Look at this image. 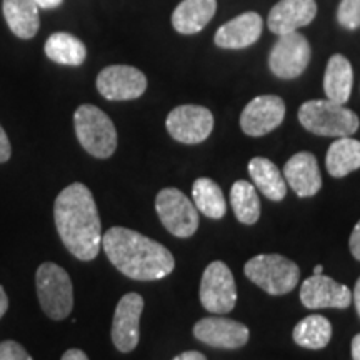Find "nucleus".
<instances>
[{
	"mask_svg": "<svg viewBox=\"0 0 360 360\" xmlns=\"http://www.w3.org/2000/svg\"><path fill=\"white\" fill-rule=\"evenodd\" d=\"M35 4H37L39 8H56L60 6L64 0H34Z\"/></svg>",
	"mask_w": 360,
	"mask_h": 360,
	"instance_id": "nucleus-35",
	"label": "nucleus"
},
{
	"mask_svg": "<svg viewBox=\"0 0 360 360\" xmlns=\"http://www.w3.org/2000/svg\"><path fill=\"white\" fill-rule=\"evenodd\" d=\"M285 103L277 96L255 97L245 105L240 115V129L250 137H262L283 122Z\"/></svg>",
	"mask_w": 360,
	"mask_h": 360,
	"instance_id": "nucleus-13",
	"label": "nucleus"
},
{
	"mask_svg": "<svg viewBox=\"0 0 360 360\" xmlns=\"http://www.w3.org/2000/svg\"><path fill=\"white\" fill-rule=\"evenodd\" d=\"M249 174L265 197L274 202L283 200L287 193L285 179L274 162L264 157H254L249 162Z\"/></svg>",
	"mask_w": 360,
	"mask_h": 360,
	"instance_id": "nucleus-22",
	"label": "nucleus"
},
{
	"mask_svg": "<svg viewBox=\"0 0 360 360\" xmlns=\"http://www.w3.org/2000/svg\"><path fill=\"white\" fill-rule=\"evenodd\" d=\"M299 120L305 130L322 137H350L359 130L360 120L342 103L323 101H309L299 109Z\"/></svg>",
	"mask_w": 360,
	"mask_h": 360,
	"instance_id": "nucleus-3",
	"label": "nucleus"
},
{
	"mask_svg": "<svg viewBox=\"0 0 360 360\" xmlns=\"http://www.w3.org/2000/svg\"><path fill=\"white\" fill-rule=\"evenodd\" d=\"M0 360H34L19 342H0Z\"/></svg>",
	"mask_w": 360,
	"mask_h": 360,
	"instance_id": "nucleus-29",
	"label": "nucleus"
},
{
	"mask_svg": "<svg viewBox=\"0 0 360 360\" xmlns=\"http://www.w3.org/2000/svg\"><path fill=\"white\" fill-rule=\"evenodd\" d=\"M349 247H350V252H352L354 257L360 262V220L357 222V225L354 227L352 233H350Z\"/></svg>",
	"mask_w": 360,
	"mask_h": 360,
	"instance_id": "nucleus-31",
	"label": "nucleus"
},
{
	"mask_svg": "<svg viewBox=\"0 0 360 360\" xmlns=\"http://www.w3.org/2000/svg\"><path fill=\"white\" fill-rule=\"evenodd\" d=\"M77 139L85 150L97 159H109L117 148V130L110 117L98 107L80 105L74 114Z\"/></svg>",
	"mask_w": 360,
	"mask_h": 360,
	"instance_id": "nucleus-4",
	"label": "nucleus"
},
{
	"mask_svg": "<svg viewBox=\"0 0 360 360\" xmlns=\"http://www.w3.org/2000/svg\"><path fill=\"white\" fill-rule=\"evenodd\" d=\"M337 20L342 27L355 30L360 27V0H340Z\"/></svg>",
	"mask_w": 360,
	"mask_h": 360,
	"instance_id": "nucleus-28",
	"label": "nucleus"
},
{
	"mask_svg": "<svg viewBox=\"0 0 360 360\" xmlns=\"http://www.w3.org/2000/svg\"><path fill=\"white\" fill-rule=\"evenodd\" d=\"M262 34L259 13L245 12L224 24L215 32V45L220 49H245L255 44Z\"/></svg>",
	"mask_w": 360,
	"mask_h": 360,
	"instance_id": "nucleus-18",
	"label": "nucleus"
},
{
	"mask_svg": "<svg viewBox=\"0 0 360 360\" xmlns=\"http://www.w3.org/2000/svg\"><path fill=\"white\" fill-rule=\"evenodd\" d=\"M167 130L177 142L200 143L214 129L212 112L200 105H179L167 117Z\"/></svg>",
	"mask_w": 360,
	"mask_h": 360,
	"instance_id": "nucleus-10",
	"label": "nucleus"
},
{
	"mask_svg": "<svg viewBox=\"0 0 360 360\" xmlns=\"http://www.w3.org/2000/svg\"><path fill=\"white\" fill-rule=\"evenodd\" d=\"M317 15L315 0H281L269 13V29L277 35L297 32Z\"/></svg>",
	"mask_w": 360,
	"mask_h": 360,
	"instance_id": "nucleus-16",
	"label": "nucleus"
},
{
	"mask_svg": "<svg viewBox=\"0 0 360 360\" xmlns=\"http://www.w3.org/2000/svg\"><path fill=\"white\" fill-rule=\"evenodd\" d=\"M11 154H12L11 141H8L6 130H4L2 125H0V164H4V162L11 159Z\"/></svg>",
	"mask_w": 360,
	"mask_h": 360,
	"instance_id": "nucleus-30",
	"label": "nucleus"
},
{
	"mask_svg": "<svg viewBox=\"0 0 360 360\" xmlns=\"http://www.w3.org/2000/svg\"><path fill=\"white\" fill-rule=\"evenodd\" d=\"M332 339V326L323 315H309L294 328V340L304 349L319 350L327 347Z\"/></svg>",
	"mask_w": 360,
	"mask_h": 360,
	"instance_id": "nucleus-26",
	"label": "nucleus"
},
{
	"mask_svg": "<svg viewBox=\"0 0 360 360\" xmlns=\"http://www.w3.org/2000/svg\"><path fill=\"white\" fill-rule=\"evenodd\" d=\"M322 270H323L322 265H317V267L314 269V276H321V274H322Z\"/></svg>",
	"mask_w": 360,
	"mask_h": 360,
	"instance_id": "nucleus-38",
	"label": "nucleus"
},
{
	"mask_svg": "<svg viewBox=\"0 0 360 360\" xmlns=\"http://www.w3.org/2000/svg\"><path fill=\"white\" fill-rule=\"evenodd\" d=\"M60 360H89V357L85 355L84 350L70 349V350H67L64 355H62Z\"/></svg>",
	"mask_w": 360,
	"mask_h": 360,
	"instance_id": "nucleus-32",
	"label": "nucleus"
},
{
	"mask_svg": "<svg viewBox=\"0 0 360 360\" xmlns=\"http://www.w3.org/2000/svg\"><path fill=\"white\" fill-rule=\"evenodd\" d=\"M283 179L299 197H312L321 191L322 177L315 155L299 152L283 165Z\"/></svg>",
	"mask_w": 360,
	"mask_h": 360,
	"instance_id": "nucleus-17",
	"label": "nucleus"
},
{
	"mask_svg": "<svg viewBox=\"0 0 360 360\" xmlns=\"http://www.w3.org/2000/svg\"><path fill=\"white\" fill-rule=\"evenodd\" d=\"M231 204L236 217L242 224L252 225L260 217V200L257 191L247 180H237L231 191Z\"/></svg>",
	"mask_w": 360,
	"mask_h": 360,
	"instance_id": "nucleus-27",
	"label": "nucleus"
},
{
	"mask_svg": "<svg viewBox=\"0 0 360 360\" xmlns=\"http://www.w3.org/2000/svg\"><path fill=\"white\" fill-rule=\"evenodd\" d=\"M215 11L217 0H182L172 13V25L179 34H197L212 20Z\"/></svg>",
	"mask_w": 360,
	"mask_h": 360,
	"instance_id": "nucleus-19",
	"label": "nucleus"
},
{
	"mask_svg": "<svg viewBox=\"0 0 360 360\" xmlns=\"http://www.w3.org/2000/svg\"><path fill=\"white\" fill-rule=\"evenodd\" d=\"M200 304L212 314H227L237 304V287L231 269L215 260L204 270L200 282Z\"/></svg>",
	"mask_w": 360,
	"mask_h": 360,
	"instance_id": "nucleus-8",
	"label": "nucleus"
},
{
	"mask_svg": "<svg viewBox=\"0 0 360 360\" xmlns=\"http://www.w3.org/2000/svg\"><path fill=\"white\" fill-rule=\"evenodd\" d=\"M4 17L19 39H32L39 32V6L34 0H4Z\"/></svg>",
	"mask_w": 360,
	"mask_h": 360,
	"instance_id": "nucleus-20",
	"label": "nucleus"
},
{
	"mask_svg": "<svg viewBox=\"0 0 360 360\" xmlns=\"http://www.w3.org/2000/svg\"><path fill=\"white\" fill-rule=\"evenodd\" d=\"M8 309V297L6 294V290H4V287L0 285V319L4 317V314L7 312Z\"/></svg>",
	"mask_w": 360,
	"mask_h": 360,
	"instance_id": "nucleus-34",
	"label": "nucleus"
},
{
	"mask_svg": "<svg viewBox=\"0 0 360 360\" xmlns=\"http://www.w3.org/2000/svg\"><path fill=\"white\" fill-rule=\"evenodd\" d=\"M352 300H354L355 309H357V314H359V317H360V277H359L357 283H355V289H354Z\"/></svg>",
	"mask_w": 360,
	"mask_h": 360,
	"instance_id": "nucleus-36",
	"label": "nucleus"
},
{
	"mask_svg": "<svg viewBox=\"0 0 360 360\" xmlns=\"http://www.w3.org/2000/svg\"><path fill=\"white\" fill-rule=\"evenodd\" d=\"M354 70L350 62L340 53L330 57L327 64L326 75H323V90L328 101L337 103H347L352 94Z\"/></svg>",
	"mask_w": 360,
	"mask_h": 360,
	"instance_id": "nucleus-21",
	"label": "nucleus"
},
{
	"mask_svg": "<svg viewBox=\"0 0 360 360\" xmlns=\"http://www.w3.org/2000/svg\"><path fill=\"white\" fill-rule=\"evenodd\" d=\"M300 300L307 309H347L352 302V294L344 283L321 274L302 283Z\"/></svg>",
	"mask_w": 360,
	"mask_h": 360,
	"instance_id": "nucleus-15",
	"label": "nucleus"
},
{
	"mask_svg": "<svg viewBox=\"0 0 360 360\" xmlns=\"http://www.w3.org/2000/svg\"><path fill=\"white\" fill-rule=\"evenodd\" d=\"M35 285L40 307L52 321H64L74 307V287L72 281L60 265L45 262L35 274Z\"/></svg>",
	"mask_w": 360,
	"mask_h": 360,
	"instance_id": "nucleus-5",
	"label": "nucleus"
},
{
	"mask_svg": "<svg viewBox=\"0 0 360 360\" xmlns=\"http://www.w3.org/2000/svg\"><path fill=\"white\" fill-rule=\"evenodd\" d=\"M53 219L60 240L74 257L85 262L97 257L102 245V225L87 186L75 182L58 193Z\"/></svg>",
	"mask_w": 360,
	"mask_h": 360,
	"instance_id": "nucleus-1",
	"label": "nucleus"
},
{
	"mask_svg": "<svg viewBox=\"0 0 360 360\" xmlns=\"http://www.w3.org/2000/svg\"><path fill=\"white\" fill-rule=\"evenodd\" d=\"M174 360H207L204 354L195 352V350H191V352H184L175 357Z\"/></svg>",
	"mask_w": 360,
	"mask_h": 360,
	"instance_id": "nucleus-33",
	"label": "nucleus"
},
{
	"mask_svg": "<svg viewBox=\"0 0 360 360\" xmlns=\"http://www.w3.org/2000/svg\"><path fill=\"white\" fill-rule=\"evenodd\" d=\"M245 276L270 295L289 294L299 283L300 270L295 262L278 254H260L245 264Z\"/></svg>",
	"mask_w": 360,
	"mask_h": 360,
	"instance_id": "nucleus-6",
	"label": "nucleus"
},
{
	"mask_svg": "<svg viewBox=\"0 0 360 360\" xmlns=\"http://www.w3.org/2000/svg\"><path fill=\"white\" fill-rule=\"evenodd\" d=\"M45 56L60 65L79 67L85 62L87 49L82 40L67 32L52 34L45 42Z\"/></svg>",
	"mask_w": 360,
	"mask_h": 360,
	"instance_id": "nucleus-24",
	"label": "nucleus"
},
{
	"mask_svg": "<svg viewBox=\"0 0 360 360\" xmlns=\"http://www.w3.org/2000/svg\"><path fill=\"white\" fill-rule=\"evenodd\" d=\"M352 359L360 360V334L355 335L352 340Z\"/></svg>",
	"mask_w": 360,
	"mask_h": 360,
	"instance_id": "nucleus-37",
	"label": "nucleus"
},
{
	"mask_svg": "<svg viewBox=\"0 0 360 360\" xmlns=\"http://www.w3.org/2000/svg\"><path fill=\"white\" fill-rule=\"evenodd\" d=\"M310 62V45L302 34L281 35L269 56V67L278 79H297Z\"/></svg>",
	"mask_w": 360,
	"mask_h": 360,
	"instance_id": "nucleus-9",
	"label": "nucleus"
},
{
	"mask_svg": "<svg viewBox=\"0 0 360 360\" xmlns=\"http://www.w3.org/2000/svg\"><path fill=\"white\" fill-rule=\"evenodd\" d=\"M143 299L139 294H127L117 304L114 322H112V342L115 349L129 354L139 345L141 339V315Z\"/></svg>",
	"mask_w": 360,
	"mask_h": 360,
	"instance_id": "nucleus-12",
	"label": "nucleus"
},
{
	"mask_svg": "<svg viewBox=\"0 0 360 360\" xmlns=\"http://www.w3.org/2000/svg\"><path fill=\"white\" fill-rule=\"evenodd\" d=\"M193 335L215 349H240L249 342V328L244 323L224 317L202 319L193 327Z\"/></svg>",
	"mask_w": 360,
	"mask_h": 360,
	"instance_id": "nucleus-14",
	"label": "nucleus"
},
{
	"mask_svg": "<svg viewBox=\"0 0 360 360\" xmlns=\"http://www.w3.org/2000/svg\"><path fill=\"white\" fill-rule=\"evenodd\" d=\"M155 210L162 225L175 237H192L199 229V210L177 188H162L157 193Z\"/></svg>",
	"mask_w": 360,
	"mask_h": 360,
	"instance_id": "nucleus-7",
	"label": "nucleus"
},
{
	"mask_svg": "<svg viewBox=\"0 0 360 360\" xmlns=\"http://www.w3.org/2000/svg\"><path fill=\"white\" fill-rule=\"evenodd\" d=\"M102 247L114 267L134 281H160L175 267L167 247L125 227L109 229L102 236Z\"/></svg>",
	"mask_w": 360,
	"mask_h": 360,
	"instance_id": "nucleus-2",
	"label": "nucleus"
},
{
	"mask_svg": "<svg viewBox=\"0 0 360 360\" xmlns=\"http://www.w3.org/2000/svg\"><path fill=\"white\" fill-rule=\"evenodd\" d=\"M327 172L342 179L360 169V142L352 137H339L328 147L326 157Z\"/></svg>",
	"mask_w": 360,
	"mask_h": 360,
	"instance_id": "nucleus-23",
	"label": "nucleus"
},
{
	"mask_svg": "<svg viewBox=\"0 0 360 360\" xmlns=\"http://www.w3.org/2000/svg\"><path fill=\"white\" fill-rule=\"evenodd\" d=\"M147 77L130 65L105 67L97 75V90L107 101H134L146 92Z\"/></svg>",
	"mask_w": 360,
	"mask_h": 360,
	"instance_id": "nucleus-11",
	"label": "nucleus"
},
{
	"mask_svg": "<svg viewBox=\"0 0 360 360\" xmlns=\"http://www.w3.org/2000/svg\"><path fill=\"white\" fill-rule=\"evenodd\" d=\"M193 205L197 210L210 219H222L227 212L225 197L217 184L212 179L200 177L193 182L192 187Z\"/></svg>",
	"mask_w": 360,
	"mask_h": 360,
	"instance_id": "nucleus-25",
	"label": "nucleus"
}]
</instances>
